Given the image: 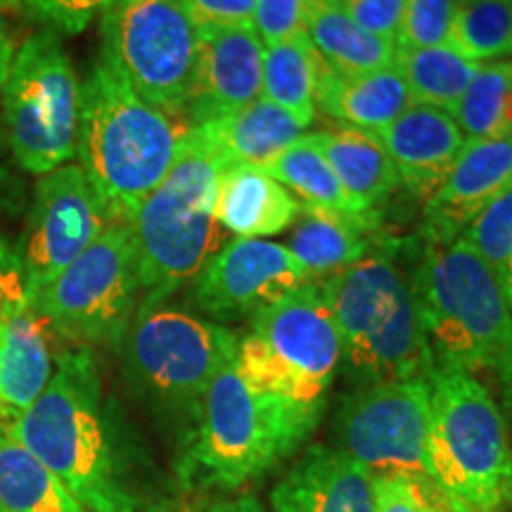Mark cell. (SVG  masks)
<instances>
[{
  "mask_svg": "<svg viewBox=\"0 0 512 512\" xmlns=\"http://www.w3.org/2000/svg\"><path fill=\"white\" fill-rule=\"evenodd\" d=\"M188 128L145 102L121 76L98 60L81 83V171L107 223H131L145 197L176 162Z\"/></svg>",
  "mask_w": 512,
  "mask_h": 512,
  "instance_id": "obj_1",
  "label": "cell"
},
{
  "mask_svg": "<svg viewBox=\"0 0 512 512\" xmlns=\"http://www.w3.org/2000/svg\"><path fill=\"white\" fill-rule=\"evenodd\" d=\"M342 339V363L361 389L430 380L434 354L422 325L411 278L387 247L320 280Z\"/></svg>",
  "mask_w": 512,
  "mask_h": 512,
  "instance_id": "obj_2",
  "label": "cell"
},
{
  "mask_svg": "<svg viewBox=\"0 0 512 512\" xmlns=\"http://www.w3.org/2000/svg\"><path fill=\"white\" fill-rule=\"evenodd\" d=\"M5 432L60 477L86 510L128 512L136 503L117 482L98 363L88 347L74 344L57 354L46 389Z\"/></svg>",
  "mask_w": 512,
  "mask_h": 512,
  "instance_id": "obj_3",
  "label": "cell"
},
{
  "mask_svg": "<svg viewBox=\"0 0 512 512\" xmlns=\"http://www.w3.org/2000/svg\"><path fill=\"white\" fill-rule=\"evenodd\" d=\"M411 283L434 363L491 375L512 401V309L482 256L463 238L427 245Z\"/></svg>",
  "mask_w": 512,
  "mask_h": 512,
  "instance_id": "obj_4",
  "label": "cell"
},
{
  "mask_svg": "<svg viewBox=\"0 0 512 512\" xmlns=\"http://www.w3.org/2000/svg\"><path fill=\"white\" fill-rule=\"evenodd\" d=\"M320 413L323 403L304 406L259 389L233 358L204 392L183 475L219 489H240L302 446Z\"/></svg>",
  "mask_w": 512,
  "mask_h": 512,
  "instance_id": "obj_5",
  "label": "cell"
},
{
  "mask_svg": "<svg viewBox=\"0 0 512 512\" xmlns=\"http://www.w3.org/2000/svg\"><path fill=\"white\" fill-rule=\"evenodd\" d=\"M223 171L202 133L188 128L169 174L131 219L138 309L166 304L211 259L219 240L216 200Z\"/></svg>",
  "mask_w": 512,
  "mask_h": 512,
  "instance_id": "obj_6",
  "label": "cell"
},
{
  "mask_svg": "<svg viewBox=\"0 0 512 512\" xmlns=\"http://www.w3.org/2000/svg\"><path fill=\"white\" fill-rule=\"evenodd\" d=\"M430 475L456 512H498L510 501L512 451L503 413L475 375L434 363Z\"/></svg>",
  "mask_w": 512,
  "mask_h": 512,
  "instance_id": "obj_7",
  "label": "cell"
},
{
  "mask_svg": "<svg viewBox=\"0 0 512 512\" xmlns=\"http://www.w3.org/2000/svg\"><path fill=\"white\" fill-rule=\"evenodd\" d=\"M233 330L169 304L136 311L124 337L126 375L157 413L197 422L204 392L238 356Z\"/></svg>",
  "mask_w": 512,
  "mask_h": 512,
  "instance_id": "obj_8",
  "label": "cell"
},
{
  "mask_svg": "<svg viewBox=\"0 0 512 512\" xmlns=\"http://www.w3.org/2000/svg\"><path fill=\"white\" fill-rule=\"evenodd\" d=\"M235 363L259 389L320 406L342 363V339L320 283H306L256 313Z\"/></svg>",
  "mask_w": 512,
  "mask_h": 512,
  "instance_id": "obj_9",
  "label": "cell"
},
{
  "mask_svg": "<svg viewBox=\"0 0 512 512\" xmlns=\"http://www.w3.org/2000/svg\"><path fill=\"white\" fill-rule=\"evenodd\" d=\"M3 112L12 155L24 171L43 176L76 157L81 83L55 31H36L15 50Z\"/></svg>",
  "mask_w": 512,
  "mask_h": 512,
  "instance_id": "obj_10",
  "label": "cell"
},
{
  "mask_svg": "<svg viewBox=\"0 0 512 512\" xmlns=\"http://www.w3.org/2000/svg\"><path fill=\"white\" fill-rule=\"evenodd\" d=\"M100 60L152 107L185 114L200 67V29L181 0H117L102 15Z\"/></svg>",
  "mask_w": 512,
  "mask_h": 512,
  "instance_id": "obj_11",
  "label": "cell"
},
{
  "mask_svg": "<svg viewBox=\"0 0 512 512\" xmlns=\"http://www.w3.org/2000/svg\"><path fill=\"white\" fill-rule=\"evenodd\" d=\"M140 283L131 223H107L100 238L31 299L55 335L79 347H121L138 311Z\"/></svg>",
  "mask_w": 512,
  "mask_h": 512,
  "instance_id": "obj_12",
  "label": "cell"
},
{
  "mask_svg": "<svg viewBox=\"0 0 512 512\" xmlns=\"http://www.w3.org/2000/svg\"><path fill=\"white\" fill-rule=\"evenodd\" d=\"M342 451L373 477L430 475V382L358 389L337 415Z\"/></svg>",
  "mask_w": 512,
  "mask_h": 512,
  "instance_id": "obj_13",
  "label": "cell"
},
{
  "mask_svg": "<svg viewBox=\"0 0 512 512\" xmlns=\"http://www.w3.org/2000/svg\"><path fill=\"white\" fill-rule=\"evenodd\" d=\"M107 226L81 166L64 164L36 185L27 230L19 240L29 302L100 238Z\"/></svg>",
  "mask_w": 512,
  "mask_h": 512,
  "instance_id": "obj_14",
  "label": "cell"
},
{
  "mask_svg": "<svg viewBox=\"0 0 512 512\" xmlns=\"http://www.w3.org/2000/svg\"><path fill=\"white\" fill-rule=\"evenodd\" d=\"M311 283L285 245L240 238L211 254L192 280V304L216 320L254 318Z\"/></svg>",
  "mask_w": 512,
  "mask_h": 512,
  "instance_id": "obj_15",
  "label": "cell"
},
{
  "mask_svg": "<svg viewBox=\"0 0 512 512\" xmlns=\"http://www.w3.org/2000/svg\"><path fill=\"white\" fill-rule=\"evenodd\" d=\"M200 67L188 102L190 126L207 124L261 98L264 43L254 24H200Z\"/></svg>",
  "mask_w": 512,
  "mask_h": 512,
  "instance_id": "obj_16",
  "label": "cell"
},
{
  "mask_svg": "<svg viewBox=\"0 0 512 512\" xmlns=\"http://www.w3.org/2000/svg\"><path fill=\"white\" fill-rule=\"evenodd\" d=\"M512 190V133L465 140L446 181L427 202V245H451L479 211Z\"/></svg>",
  "mask_w": 512,
  "mask_h": 512,
  "instance_id": "obj_17",
  "label": "cell"
},
{
  "mask_svg": "<svg viewBox=\"0 0 512 512\" xmlns=\"http://www.w3.org/2000/svg\"><path fill=\"white\" fill-rule=\"evenodd\" d=\"M55 332L27 297L0 304V430H8L53 377Z\"/></svg>",
  "mask_w": 512,
  "mask_h": 512,
  "instance_id": "obj_18",
  "label": "cell"
},
{
  "mask_svg": "<svg viewBox=\"0 0 512 512\" xmlns=\"http://www.w3.org/2000/svg\"><path fill=\"white\" fill-rule=\"evenodd\" d=\"M377 138L394 162L399 181L425 202L446 181L465 145L453 114L418 102L382 128Z\"/></svg>",
  "mask_w": 512,
  "mask_h": 512,
  "instance_id": "obj_19",
  "label": "cell"
},
{
  "mask_svg": "<svg viewBox=\"0 0 512 512\" xmlns=\"http://www.w3.org/2000/svg\"><path fill=\"white\" fill-rule=\"evenodd\" d=\"M273 512H375L373 475L342 448L313 446L275 484Z\"/></svg>",
  "mask_w": 512,
  "mask_h": 512,
  "instance_id": "obj_20",
  "label": "cell"
},
{
  "mask_svg": "<svg viewBox=\"0 0 512 512\" xmlns=\"http://www.w3.org/2000/svg\"><path fill=\"white\" fill-rule=\"evenodd\" d=\"M415 105L399 69L384 67L370 74H337L320 57L316 110L337 124L380 133Z\"/></svg>",
  "mask_w": 512,
  "mask_h": 512,
  "instance_id": "obj_21",
  "label": "cell"
},
{
  "mask_svg": "<svg viewBox=\"0 0 512 512\" xmlns=\"http://www.w3.org/2000/svg\"><path fill=\"white\" fill-rule=\"evenodd\" d=\"M192 128L202 133L223 169H235V166L266 169L280 152L304 136V126L290 112L266 98Z\"/></svg>",
  "mask_w": 512,
  "mask_h": 512,
  "instance_id": "obj_22",
  "label": "cell"
},
{
  "mask_svg": "<svg viewBox=\"0 0 512 512\" xmlns=\"http://www.w3.org/2000/svg\"><path fill=\"white\" fill-rule=\"evenodd\" d=\"M304 216L292 230L290 252L304 273L325 278L361 261L373 249V230L380 223L375 211L368 214H342L316 207H302ZM320 283V280H318Z\"/></svg>",
  "mask_w": 512,
  "mask_h": 512,
  "instance_id": "obj_23",
  "label": "cell"
},
{
  "mask_svg": "<svg viewBox=\"0 0 512 512\" xmlns=\"http://www.w3.org/2000/svg\"><path fill=\"white\" fill-rule=\"evenodd\" d=\"M302 204L273 176L256 166H235L221 176L216 221L240 238H264L285 230Z\"/></svg>",
  "mask_w": 512,
  "mask_h": 512,
  "instance_id": "obj_24",
  "label": "cell"
},
{
  "mask_svg": "<svg viewBox=\"0 0 512 512\" xmlns=\"http://www.w3.org/2000/svg\"><path fill=\"white\" fill-rule=\"evenodd\" d=\"M332 171L361 214L373 211L399 188V174L377 133L337 124L313 133Z\"/></svg>",
  "mask_w": 512,
  "mask_h": 512,
  "instance_id": "obj_25",
  "label": "cell"
},
{
  "mask_svg": "<svg viewBox=\"0 0 512 512\" xmlns=\"http://www.w3.org/2000/svg\"><path fill=\"white\" fill-rule=\"evenodd\" d=\"M304 31L337 74H370L396 64V43L358 27L337 0H306Z\"/></svg>",
  "mask_w": 512,
  "mask_h": 512,
  "instance_id": "obj_26",
  "label": "cell"
},
{
  "mask_svg": "<svg viewBox=\"0 0 512 512\" xmlns=\"http://www.w3.org/2000/svg\"><path fill=\"white\" fill-rule=\"evenodd\" d=\"M0 512H83V505L60 477L0 430Z\"/></svg>",
  "mask_w": 512,
  "mask_h": 512,
  "instance_id": "obj_27",
  "label": "cell"
},
{
  "mask_svg": "<svg viewBox=\"0 0 512 512\" xmlns=\"http://www.w3.org/2000/svg\"><path fill=\"white\" fill-rule=\"evenodd\" d=\"M320 55L309 36L299 34L290 41L264 48V79L261 98L290 112L304 128L316 121V83Z\"/></svg>",
  "mask_w": 512,
  "mask_h": 512,
  "instance_id": "obj_28",
  "label": "cell"
},
{
  "mask_svg": "<svg viewBox=\"0 0 512 512\" xmlns=\"http://www.w3.org/2000/svg\"><path fill=\"white\" fill-rule=\"evenodd\" d=\"M396 69L406 81L413 102L453 114L475 79L479 62L467 60L448 46L396 48Z\"/></svg>",
  "mask_w": 512,
  "mask_h": 512,
  "instance_id": "obj_29",
  "label": "cell"
},
{
  "mask_svg": "<svg viewBox=\"0 0 512 512\" xmlns=\"http://www.w3.org/2000/svg\"><path fill=\"white\" fill-rule=\"evenodd\" d=\"M266 174L285 188H290L304 207L342 211V214H361L356 204L351 202L347 190L342 188L339 178L332 171L323 150H320L313 133L302 136L292 143L285 152H280L271 164L266 166Z\"/></svg>",
  "mask_w": 512,
  "mask_h": 512,
  "instance_id": "obj_30",
  "label": "cell"
},
{
  "mask_svg": "<svg viewBox=\"0 0 512 512\" xmlns=\"http://www.w3.org/2000/svg\"><path fill=\"white\" fill-rule=\"evenodd\" d=\"M453 119L465 140L496 138L512 133V62L479 64Z\"/></svg>",
  "mask_w": 512,
  "mask_h": 512,
  "instance_id": "obj_31",
  "label": "cell"
},
{
  "mask_svg": "<svg viewBox=\"0 0 512 512\" xmlns=\"http://www.w3.org/2000/svg\"><path fill=\"white\" fill-rule=\"evenodd\" d=\"M446 46L479 64L512 55V0H456Z\"/></svg>",
  "mask_w": 512,
  "mask_h": 512,
  "instance_id": "obj_32",
  "label": "cell"
},
{
  "mask_svg": "<svg viewBox=\"0 0 512 512\" xmlns=\"http://www.w3.org/2000/svg\"><path fill=\"white\" fill-rule=\"evenodd\" d=\"M460 238L491 268L512 309V190L479 211Z\"/></svg>",
  "mask_w": 512,
  "mask_h": 512,
  "instance_id": "obj_33",
  "label": "cell"
},
{
  "mask_svg": "<svg viewBox=\"0 0 512 512\" xmlns=\"http://www.w3.org/2000/svg\"><path fill=\"white\" fill-rule=\"evenodd\" d=\"M375 512H456L432 477L384 475L373 477Z\"/></svg>",
  "mask_w": 512,
  "mask_h": 512,
  "instance_id": "obj_34",
  "label": "cell"
},
{
  "mask_svg": "<svg viewBox=\"0 0 512 512\" xmlns=\"http://www.w3.org/2000/svg\"><path fill=\"white\" fill-rule=\"evenodd\" d=\"M456 0H406L396 48H437L451 36Z\"/></svg>",
  "mask_w": 512,
  "mask_h": 512,
  "instance_id": "obj_35",
  "label": "cell"
},
{
  "mask_svg": "<svg viewBox=\"0 0 512 512\" xmlns=\"http://www.w3.org/2000/svg\"><path fill=\"white\" fill-rule=\"evenodd\" d=\"M117 0H24V8L55 34H81L98 15H105Z\"/></svg>",
  "mask_w": 512,
  "mask_h": 512,
  "instance_id": "obj_36",
  "label": "cell"
},
{
  "mask_svg": "<svg viewBox=\"0 0 512 512\" xmlns=\"http://www.w3.org/2000/svg\"><path fill=\"white\" fill-rule=\"evenodd\" d=\"M304 19L306 0H256L252 24L266 48L304 34Z\"/></svg>",
  "mask_w": 512,
  "mask_h": 512,
  "instance_id": "obj_37",
  "label": "cell"
},
{
  "mask_svg": "<svg viewBox=\"0 0 512 512\" xmlns=\"http://www.w3.org/2000/svg\"><path fill=\"white\" fill-rule=\"evenodd\" d=\"M337 3L358 27L392 43L399 41L406 0H337Z\"/></svg>",
  "mask_w": 512,
  "mask_h": 512,
  "instance_id": "obj_38",
  "label": "cell"
},
{
  "mask_svg": "<svg viewBox=\"0 0 512 512\" xmlns=\"http://www.w3.org/2000/svg\"><path fill=\"white\" fill-rule=\"evenodd\" d=\"M195 24H252L256 0H181Z\"/></svg>",
  "mask_w": 512,
  "mask_h": 512,
  "instance_id": "obj_39",
  "label": "cell"
},
{
  "mask_svg": "<svg viewBox=\"0 0 512 512\" xmlns=\"http://www.w3.org/2000/svg\"><path fill=\"white\" fill-rule=\"evenodd\" d=\"M22 297H27V275L19 245L0 235V304Z\"/></svg>",
  "mask_w": 512,
  "mask_h": 512,
  "instance_id": "obj_40",
  "label": "cell"
},
{
  "mask_svg": "<svg viewBox=\"0 0 512 512\" xmlns=\"http://www.w3.org/2000/svg\"><path fill=\"white\" fill-rule=\"evenodd\" d=\"M15 38H12L8 24L0 19V88H3L5 79H8L12 57H15Z\"/></svg>",
  "mask_w": 512,
  "mask_h": 512,
  "instance_id": "obj_41",
  "label": "cell"
},
{
  "mask_svg": "<svg viewBox=\"0 0 512 512\" xmlns=\"http://www.w3.org/2000/svg\"><path fill=\"white\" fill-rule=\"evenodd\" d=\"M207 512H266V510L261 508V503L256 501V498L240 496V498H233V501L211 505Z\"/></svg>",
  "mask_w": 512,
  "mask_h": 512,
  "instance_id": "obj_42",
  "label": "cell"
},
{
  "mask_svg": "<svg viewBox=\"0 0 512 512\" xmlns=\"http://www.w3.org/2000/svg\"><path fill=\"white\" fill-rule=\"evenodd\" d=\"M128 512H174V510H164V508H138V503L131 505V510Z\"/></svg>",
  "mask_w": 512,
  "mask_h": 512,
  "instance_id": "obj_43",
  "label": "cell"
},
{
  "mask_svg": "<svg viewBox=\"0 0 512 512\" xmlns=\"http://www.w3.org/2000/svg\"><path fill=\"white\" fill-rule=\"evenodd\" d=\"M17 5H24V0H0V10L17 8Z\"/></svg>",
  "mask_w": 512,
  "mask_h": 512,
  "instance_id": "obj_44",
  "label": "cell"
},
{
  "mask_svg": "<svg viewBox=\"0 0 512 512\" xmlns=\"http://www.w3.org/2000/svg\"><path fill=\"white\" fill-rule=\"evenodd\" d=\"M508 503H512V491H510V501Z\"/></svg>",
  "mask_w": 512,
  "mask_h": 512,
  "instance_id": "obj_45",
  "label": "cell"
}]
</instances>
